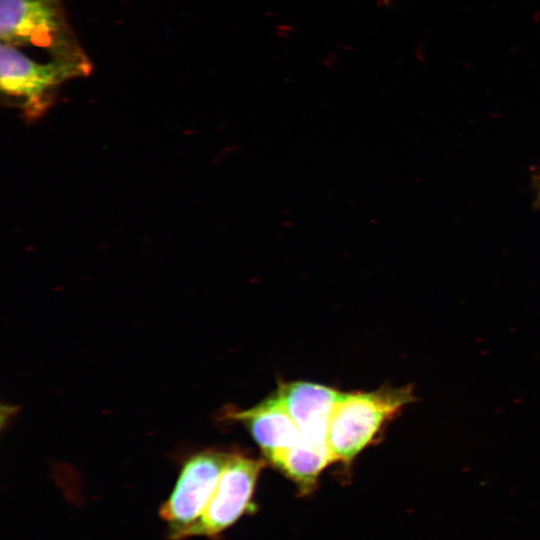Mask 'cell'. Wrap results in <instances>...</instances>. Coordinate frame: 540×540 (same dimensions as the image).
<instances>
[{
  "instance_id": "cell-4",
  "label": "cell",
  "mask_w": 540,
  "mask_h": 540,
  "mask_svg": "<svg viewBox=\"0 0 540 540\" xmlns=\"http://www.w3.org/2000/svg\"><path fill=\"white\" fill-rule=\"evenodd\" d=\"M229 457L219 451H204L185 462L172 493L159 510L167 524L169 538L182 539L203 514Z\"/></svg>"
},
{
  "instance_id": "cell-1",
  "label": "cell",
  "mask_w": 540,
  "mask_h": 540,
  "mask_svg": "<svg viewBox=\"0 0 540 540\" xmlns=\"http://www.w3.org/2000/svg\"><path fill=\"white\" fill-rule=\"evenodd\" d=\"M0 39L43 49L54 60L92 66L67 20L64 0H0Z\"/></svg>"
},
{
  "instance_id": "cell-7",
  "label": "cell",
  "mask_w": 540,
  "mask_h": 540,
  "mask_svg": "<svg viewBox=\"0 0 540 540\" xmlns=\"http://www.w3.org/2000/svg\"><path fill=\"white\" fill-rule=\"evenodd\" d=\"M231 416L247 426L267 458L302 441L298 425L277 393L255 407Z\"/></svg>"
},
{
  "instance_id": "cell-8",
  "label": "cell",
  "mask_w": 540,
  "mask_h": 540,
  "mask_svg": "<svg viewBox=\"0 0 540 540\" xmlns=\"http://www.w3.org/2000/svg\"><path fill=\"white\" fill-rule=\"evenodd\" d=\"M268 459L303 493L310 492L320 473L334 462L328 445H318L304 439L291 448L272 454Z\"/></svg>"
},
{
  "instance_id": "cell-10",
  "label": "cell",
  "mask_w": 540,
  "mask_h": 540,
  "mask_svg": "<svg viewBox=\"0 0 540 540\" xmlns=\"http://www.w3.org/2000/svg\"><path fill=\"white\" fill-rule=\"evenodd\" d=\"M385 1H388V0H385Z\"/></svg>"
},
{
  "instance_id": "cell-9",
  "label": "cell",
  "mask_w": 540,
  "mask_h": 540,
  "mask_svg": "<svg viewBox=\"0 0 540 540\" xmlns=\"http://www.w3.org/2000/svg\"><path fill=\"white\" fill-rule=\"evenodd\" d=\"M539 201H540V186H539Z\"/></svg>"
},
{
  "instance_id": "cell-3",
  "label": "cell",
  "mask_w": 540,
  "mask_h": 540,
  "mask_svg": "<svg viewBox=\"0 0 540 540\" xmlns=\"http://www.w3.org/2000/svg\"><path fill=\"white\" fill-rule=\"evenodd\" d=\"M92 66L50 59L40 63L18 47L0 44V87L4 96L17 99L29 119L41 116L53 103L57 88L67 80L87 76Z\"/></svg>"
},
{
  "instance_id": "cell-6",
  "label": "cell",
  "mask_w": 540,
  "mask_h": 540,
  "mask_svg": "<svg viewBox=\"0 0 540 540\" xmlns=\"http://www.w3.org/2000/svg\"><path fill=\"white\" fill-rule=\"evenodd\" d=\"M276 393L298 425L302 439L328 445L331 414L342 392L316 383L297 381L282 383Z\"/></svg>"
},
{
  "instance_id": "cell-5",
  "label": "cell",
  "mask_w": 540,
  "mask_h": 540,
  "mask_svg": "<svg viewBox=\"0 0 540 540\" xmlns=\"http://www.w3.org/2000/svg\"><path fill=\"white\" fill-rule=\"evenodd\" d=\"M263 463L241 455H230L218 485L200 518L183 534L216 538L233 525L251 505Z\"/></svg>"
},
{
  "instance_id": "cell-2",
  "label": "cell",
  "mask_w": 540,
  "mask_h": 540,
  "mask_svg": "<svg viewBox=\"0 0 540 540\" xmlns=\"http://www.w3.org/2000/svg\"><path fill=\"white\" fill-rule=\"evenodd\" d=\"M411 387L343 393L331 414L328 446L335 461L350 463L400 410L413 402Z\"/></svg>"
}]
</instances>
